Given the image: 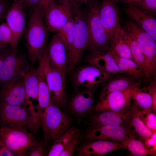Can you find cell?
Segmentation results:
<instances>
[{
	"instance_id": "cell-7",
	"label": "cell",
	"mask_w": 156,
	"mask_h": 156,
	"mask_svg": "<svg viewBox=\"0 0 156 156\" xmlns=\"http://www.w3.org/2000/svg\"><path fill=\"white\" fill-rule=\"evenodd\" d=\"M35 135L22 129L0 127V140L15 156H25L38 140Z\"/></svg>"
},
{
	"instance_id": "cell-13",
	"label": "cell",
	"mask_w": 156,
	"mask_h": 156,
	"mask_svg": "<svg viewBox=\"0 0 156 156\" xmlns=\"http://www.w3.org/2000/svg\"><path fill=\"white\" fill-rule=\"evenodd\" d=\"M73 16V6L70 3L52 2L47 8L44 16L47 31H57Z\"/></svg>"
},
{
	"instance_id": "cell-39",
	"label": "cell",
	"mask_w": 156,
	"mask_h": 156,
	"mask_svg": "<svg viewBox=\"0 0 156 156\" xmlns=\"http://www.w3.org/2000/svg\"><path fill=\"white\" fill-rule=\"evenodd\" d=\"M144 145L151 155L155 156L156 153V132L153 133L143 142Z\"/></svg>"
},
{
	"instance_id": "cell-43",
	"label": "cell",
	"mask_w": 156,
	"mask_h": 156,
	"mask_svg": "<svg viewBox=\"0 0 156 156\" xmlns=\"http://www.w3.org/2000/svg\"><path fill=\"white\" fill-rule=\"evenodd\" d=\"M14 154L0 140V156H14Z\"/></svg>"
},
{
	"instance_id": "cell-35",
	"label": "cell",
	"mask_w": 156,
	"mask_h": 156,
	"mask_svg": "<svg viewBox=\"0 0 156 156\" xmlns=\"http://www.w3.org/2000/svg\"><path fill=\"white\" fill-rule=\"evenodd\" d=\"M81 136L77 132L68 142L60 156H71L73 154L77 145L81 139Z\"/></svg>"
},
{
	"instance_id": "cell-24",
	"label": "cell",
	"mask_w": 156,
	"mask_h": 156,
	"mask_svg": "<svg viewBox=\"0 0 156 156\" xmlns=\"http://www.w3.org/2000/svg\"><path fill=\"white\" fill-rule=\"evenodd\" d=\"M36 71L38 80V102L36 113L39 117L49 105L51 99L45 74L42 66L38 62Z\"/></svg>"
},
{
	"instance_id": "cell-51",
	"label": "cell",
	"mask_w": 156,
	"mask_h": 156,
	"mask_svg": "<svg viewBox=\"0 0 156 156\" xmlns=\"http://www.w3.org/2000/svg\"><path fill=\"white\" fill-rule=\"evenodd\" d=\"M123 1H126L127 2H130V3L131 1V0H122Z\"/></svg>"
},
{
	"instance_id": "cell-38",
	"label": "cell",
	"mask_w": 156,
	"mask_h": 156,
	"mask_svg": "<svg viewBox=\"0 0 156 156\" xmlns=\"http://www.w3.org/2000/svg\"><path fill=\"white\" fill-rule=\"evenodd\" d=\"M149 93L152 101V111L155 114L156 113V81L155 77L150 81L148 86L144 88Z\"/></svg>"
},
{
	"instance_id": "cell-3",
	"label": "cell",
	"mask_w": 156,
	"mask_h": 156,
	"mask_svg": "<svg viewBox=\"0 0 156 156\" xmlns=\"http://www.w3.org/2000/svg\"><path fill=\"white\" fill-rule=\"evenodd\" d=\"M43 18L35 9L31 14L26 31V46L32 66L41 58L46 47L47 31Z\"/></svg>"
},
{
	"instance_id": "cell-2",
	"label": "cell",
	"mask_w": 156,
	"mask_h": 156,
	"mask_svg": "<svg viewBox=\"0 0 156 156\" xmlns=\"http://www.w3.org/2000/svg\"><path fill=\"white\" fill-rule=\"evenodd\" d=\"M40 126L44 134L45 147L53 143L68 129L70 119L51 99L45 109L39 116Z\"/></svg>"
},
{
	"instance_id": "cell-33",
	"label": "cell",
	"mask_w": 156,
	"mask_h": 156,
	"mask_svg": "<svg viewBox=\"0 0 156 156\" xmlns=\"http://www.w3.org/2000/svg\"><path fill=\"white\" fill-rule=\"evenodd\" d=\"M75 34V27L73 17L63 27L57 31L56 34L64 45L67 53L70 50Z\"/></svg>"
},
{
	"instance_id": "cell-42",
	"label": "cell",
	"mask_w": 156,
	"mask_h": 156,
	"mask_svg": "<svg viewBox=\"0 0 156 156\" xmlns=\"http://www.w3.org/2000/svg\"><path fill=\"white\" fill-rule=\"evenodd\" d=\"M24 8L34 11L38 4L39 0H22Z\"/></svg>"
},
{
	"instance_id": "cell-10",
	"label": "cell",
	"mask_w": 156,
	"mask_h": 156,
	"mask_svg": "<svg viewBox=\"0 0 156 156\" xmlns=\"http://www.w3.org/2000/svg\"><path fill=\"white\" fill-rule=\"evenodd\" d=\"M112 74L89 64L79 68L73 77L74 87L93 90L102 83L109 80Z\"/></svg>"
},
{
	"instance_id": "cell-41",
	"label": "cell",
	"mask_w": 156,
	"mask_h": 156,
	"mask_svg": "<svg viewBox=\"0 0 156 156\" xmlns=\"http://www.w3.org/2000/svg\"><path fill=\"white\" fill-rule=\"evenodd\" d=\"M144 9L155 12L156 10V0H142L140 3Z\"/></svg>"
},
{
	"instance_id": "cell-40",
	"label": "cell",
	"mask_w": 156,
	"mask_h": 156,
	"mask_svg": "<svg viewBox=\"0 0 156 156\" xmlns=\"http://www.w3.org/2000/svg\"><path fill=\"white\" fill-rule=\"evenodd\" d=\"M53 0H39L38 5L36 9L43 18L49 4Z\"/></svg>"
},
{
	"instance_id": "cell-16",
	"label": "cell",
	"mask_w": 156,
	"mask_h": 156,
	"mask_svg": "<svg viewBox=\"0 0 156 156\" xmlns=\"http://www.w3.org/2000/svg\"><path fill=\"white\" fill-rule=\"evenodd\" d=\"M99 15L110 45L115 34L120 27L117 10L112 0H103L99 7Z\"/></svg>"
},
{
	"instance_id": "cell-15",
	"label": "cell",
	"mask_w": 156,
	"mask_h": 156,
	"mask_svg": "<svg viewBox=\"0 0 156 156\" xmlns=\"http://www.w3.org/2000/svg\"><path fill=\"white\" fill-rule=\"evenodd\" d=\"M47 53L50 64L60 73L66 84V75L67 72V51L56 34L51 40L47 48Z\"/></svg>"
},
{
	"instance_id": "cell-31",
	"label": "cell",
	"mask_w": 156,
	"mask_h": 156,
	"mask_svg": "<svg viewBox=\"0 0 156 156\" xmlns=\"http://www.w3.org/2000/svg\"><path fill=\"white\" fill-rule=\"evenodd\" d=\"M75 127L70 128L51 145L47 156H60L68 142L78 132Z\"/></svg>"
},
{
	"instance_id": "cell-27",
	"label": "cell",
	"mask_w": 156,
	"mask_h": 156,
	"mask_svg": "<svg viewBox=\"0 0 156 156\" xmlns=\"http://www.w3.org/2000/svg\"><path fill=\"white\" fill-rule=\"evenodd\" d=\"M132 116L128 125L134 128L138 138L143 142L153 133L145 125L139 116L140 110L133 104L131 105Z\"/></svg>"
},
{
	"instance_id": "cell-22",
	"label": "cell",
	"mask_w": 156,
	"mask_h": 156,
	"mask_svg": "<svg viewBox=\"0 0 156 156\" xmlns=\"http://www.w3.org/2000/svg\"><path fill=\"white\" fill-rule=\"evenodd\" d=\"M126 11L142 29L156 40V20L152 16L133 6H129Z\"/></svg>"
},
{
	"instance_id": "cell-9",
	"label": "cell",
	"mask_w": 156,
	"mask_h": 156,
	"mask_svg": "<svg viewBox=\"0 0 156 156\" xmlns=\"http://www.w3.org/2000/svg\"><path fill=\"white\" fill-rule=\"evenodd\" d=\"M31 67L24 55L18 53L17 51L8 50L0 69V87L22 78Z\"/></svg>"
},
{
	"instance_id": "cell-14",
	"label": "cell",
	"mask_w": 156,
	"mask_h": 156,
	"mask_svg": "<svg viewBox=\"0 0 156 156\" xmlns=\"http://www.w3.org/2000/svg\"><path fill=\"white\" fill-rule=\"evenodd\" d=\"M131 90L109 93L94 106V110L97 112L109 111L120 113L127 112L132 104Z\"/></svg>"
},
{
	"instance_id": "cell-8",
	"label": "cell",
	"mask_w": 156,
	"mask_h": 156,
	"mask_svg": "<svg viewBox=\"0 0 156 156\" xmlns=\"http://www.w3.org/2000/svg\"><path fill=\"white\" fill-rule=\"evenodd\" d=\"M126 27L128 32L138 42L143 54L145 64L150 76L155 77L156 73V40L149 34L133 22H128Z\"/></svg>"
},
{
	"instance_id": "cell-32",
	"label": "cell",
	"mask_w": 156,
	"mask_h": 156,
	"mask_svg": "<svg viewBox=\"0 0 156 156\" xmlns=\"http://www.w3.org/2000/svg\"><path fill=\"white\" fill-rule=\"evenodd\" d=\"M137 136L127 137L122 143L127 148L132 156H146L151 155L149 150L144 145L143 142L139 139H137Z\"/></svg>"
},
{
	"instance_id": "cell-45",
	"label": "cell",
	"mask_w": 156,
	"mask_h": 156,
	"mask_svg": "<svg viewBox=\"0 0 156 156\" xmlns=\"http://www.w3.org/2000/svg\"><path fill=\"white\" fill-rule=\"evenodd\" d=\"M8 49L0 51V69L3 65L6 51Z\"/></svg>"
},
{
	"instance_id": "cell-18",
	"label": "cell",
	"mask_w": 156,
	"mask_h": 156,
	"mask_svg": "<svg viewBox=\"0 0 156 156\" xmlns=\"http://www.w3.org/2000/svg\"><path fill=\"white\" fill-rule=\"evenodd\" d=\"M22 78L1 87L0 103L13 105H28Z\"/></svg>"
},
{
	"instance_id": "cell-6",
	"label": "cell",
	"mask_w": 156,
	"mask_h": 156,
	"mask_svg": "<svg viewBox=\"0 0 156 156\" xmlns=\"http://www.w3.org/2000/svg\"><path fill=\"white\" fill-rule=\"evenodd\" d=\"M38 62L41 64L45 74L51 99L59 108L65 105L67 94L66 84L60 73L50 64L46 47Z\"/></svg>"
},
{
	"instance_id": "cell-30",
	"label": "cell",
	"mask_w": 156,
	"mask_h": 156,
	"mask_svg": "<svg viewBox=\"0 0 156 156\" xmlns=\"http://www.w3.org/2000/svg\"><path fill=\"white\" fill-rule=\"evenodd\" d=\"M120 28V27L115 34L108 51L121 57L131 59L130 48L122 36Z\"/></svg>"
},
{
	"instance_id": "cell-50",
	"label": "cell",
	"mask_w": 156,
	"mask_h": 156,
	"mask_svg": "<svg viewBox=\"0 0 156 156\" xmlns=\"http://www.w3.org/2000/svg\"><path fill=\"white\" fill-rule=\"evenodd\" d=\"M142 1V0H131L130 3L134 2L138 3L140 4Z\"/></svg>"
},
{
	"instance_id": "cell-1",
	"label": "cell",
	"mask_w": 156,
	"mask_h": 156,
	"mask_svg": "<svg viewBox=\"0 0 156 156\" xmlns=\"http://www.w3.org/2000/svg\"><path fill=\"white\" fill-rule=\"evenodd\" d=\"M0 127L22 129L37 135L40 126L36 112L29 106L0 103Z\"/></svg>"
},
{
	"instance_id": "cell-44",
	"label": "cell",
	"mask_w": 156,
	"mask_h": 156,
	"mask_svg": "<svg viewBox=\"0 0 156 156\" xmlns=\"http://www.w3.org/2000/svg\"><path fill=\"white\" fill-rule=\"evenodd\" d=\"M9 5L8 0H0V18L7 10Z\"/></svg>"
},
{
	"instance_id": "cell-21",
	"label": "cell",
	"mask_w": 156,
	"mask_h": 156,
	"mask_svg": "<svg viewBox=\"0 0 156 156\" xmlns=\"http://www.w3.org/2000/svg\"><path fill=\"white\" fill-rule=\"evenodd\" d=\"M93 90L84 89L75 94L70 101L69 110L80 116L85 115L89 112L94 105Z\"/></svg>"
},
{
	"instance_id": "cell-12",
	"label": "cell",
	"mask_w": 156,
	"mask_h": 156,
	"mask_svg": "<svg viewBox=\"0 0 156 156\" xmlns=\"http://www.w3.org/2000/svg\"><path fill=\"white\" fill-rule=\"evenodd\" d=\"M22 0H13L6 15V23L12 34L11 49L17 51L19 42L25 28L26 16Z\"/></svg>"
},
{
	"instance_id": "cell-29",
	"label": "cell",
	"mask_w": 156,
	"mask_h": 156,
	"mask_svg": "<svg viewBox=\"0 0 156 156\" xmlns=\"http://www.w3.org/2000/svg\"><path fill=\"white\" fill-rule=\"evenodd\" d=\"M131 95L133 102V104L140 111H152V98L149 93L147 92L144 88L132 89Z\"/></svg>"
},
{
	"instance_id": "cell-36",
	"label": "cell",
	"mask_w": 156,
	"mask_h": 156,
	"mask_svg": "<svg viewBox=\"0 0 156 156\" xmlns=\"http://www.w3.org/2000/svg\"><path fill=\"white\" fill-rule=\"evenodd\" d=\"M12 39V34L6 22L0 25V42L10 46Z\"/></svg>"
},
{
	"instance_id": "cell-17",
	"label": "cell",
	"mask_w": 156,
	"mask_h": 156,
	"mask_svg": "<svg viewBox=\"0 0 156 156\" xmlns=\"http://www.w3.org/2000/svg\"><path fill=\"white\" fill-rule=\"evenodd\" d=\"M126 148L121 142L104 140H88L77 148L78 156H98Z\"/></svg>"
},
{
	"instance_id": "cell-48",
	"label": "cell",
	"mask_w": 156,
	"mask_h": 156,
	"mask_svg": "<svg viewBox=\"0 0 156 156\" xmlns=\"http://www.w3.org/2000/svg\"><path fill=\"white\" fill-rule=\"evenodd\" d=\"M67 1L68 2L70 3L73 6L76 4H78L77 3V0H67Z\"/></svg>"
},
{
	"instance_id": "cell-28",
	"label": "cell",
	"mask_w": 156,
	"mask_h": 156,
	"mask_svg": "<svg viewBox=\"0 0 156 156\" xmlns=\"http://www.w3.org/2000/svg\"><path fill=\"white\" fill-rule=\"evenodd\" d=\"M109 52L114 58L120 69L124 73L137 79L145 77L142 68L132 59L121 57Z\"/></svg>"
},
{
	"instance_id": "cell-47",
	"label": "cell",
	"mask_w": 156,
	"mask_h": 156,
	"mask_svg": "<svg viewBox=\"0 0 156 156\" xmlns=\"http://www.w3.org/2000/svg\"><path fill=\"white\" fill-rule=\"evenodd\" d=\"M11 49L10 46L0 42V51L5 50Z\"/></svg>"
},
{
	"instance_id": "cell-19",
	"label": "cell",
	"mask_w": 156,
	"mask_h": 156,
	"mask_svg": "<svg viewBox=\"0 0 156 156\" xmlns=\"http://www.w3.org/2000/svg\"><path fill=\"white\" fill-rule=\"evenodd\" d=\"M98 112L90 118L92 125H128L132 114L131 109L124 113L109 111Z\"/></svg>"
},
{
	"instance_id": "cell-37",
	"label": "cell",
	"mask_w": 156,
	"mask_h": 156,
	"mask_svg": "<svg viewBox=\"0 0 156 156\" xmlns=\"http://www.w3.org/2000/svg\"><path fill=\"white\" fill-rule=\"evenodd\" d=\"M45 152L44 142L38 140L36 143L27 149L25 156H42L45 155Z\"/></svg>"
},
{
	"instance_id": "cell-5",
	"label": "cell",
	"mask_w": 156,
	"mask_h": 156,
	"mask_svg": "<svg viewBox=\"0 0 156 156\" xmlns=\"http://www.w3.org/2000/svg\"><path fill=\"white\" fill-rule=\"evenodd\" d=\"M89 6L87 11V49L92 52H107L109 49V43L100 17L99 7L96 1Z\"/></svg>"
},
{
	"instance_id": "cell-23",
	"label": "cell",
	"mask_w": 156,
	"mask_h": 156,
	"mask_svg": "<svg viewBox=\"0 0 156 156\" xmlns=\"http://www.w3.org/2000/svg\"><path fill=\"white\" fill-rule=\"evenodd\" d=\"M102 90L100 100L109 93L116 91H123L139 88L141 81H136L125 76H118L109 80Z\"/></svg>"
},
{
	"instance_id": "cell-46",
	"label": "cell",
	"mask_w": 156,
	"mask_h": 156,
	"mask_svg": "<svg viewBox=\"0 0 156 156\" xmlns=\"http://www.w3.org/2000/svg\"><path fill=\"white\" fill-rule=\"evenodd\" d=\"M77 1L78 4L79 5L83 3L89 5L96 1L95 0H77Z\"/></svg>"
},
{
	"instance_id": "cell-49",
	"label": "cell",
	"mask_w": 156,
	"mask_h": 156,
	"mask_svg": "<svg viewBox=\"0 0 156 156\" xmlns=\"http://www.w3.org/2000/svg\"><path fill=\"white\" fill-rule=\"evenodd\" d=\"M53 1L55 3H60L68 2L67 0H53Z\"/></svg>"
},
{
	"instance_id": "cell-4",
	"label": "cell",
	"mask_w": 156,
	"mask_h": 156,
	"mask_svg": "<svg viewBox=\"0 0 156 156\" xmlns=\"http://www.w3.org/2000/svg\"><path fill=\"white\" fill-rule=\"evenodd\" d=\"M80 5H76L73 6L75 34L71 48L67 53V72L72 71L75 67L83 52L88 47L87 12L81 9Z\"/></svg>"
},
{
	"instance_id": "cell-26",
	"label": "cell",
	"mask_w": 156,
	"mask_h": 156,
	"mask_svg": "<svg viewBox=\"0 0 156 156\" xmlns=\"http://www.w3.org/2000/svg\"><path fill=\"white\" fill-rule=\"evenodd\" d=\"M122 36L130 48L131 59L142 68L145 77L150 76L145 64L144 57L138 44L133 36L128 31L120 28Z\"/></svg>"
},
{
	"instance_id": "cell-11",
	"label": "cell",
	"mask_w": 156,
	"mask_h": 156,
	"mask_svg": "<svg viewBox=\"0 0 156 156\" xmlns=\"http://www.w3.org/2000/svg\"><path fill=\"white\" fill-rule=\"evenodd\" d=\"M137 136L134 129L128 125H92L87 132L88 140H104L122 142L127 137Z\"/></svg>"
},
{
	"instance_id": "cell-20",
	"label": "cell",
	"mask_w": 156,
	"mask_h": 156,
	"mask_svg": "<svg viewBox=\"0 0 156 156\" xmlns=\"http://www.w3.org/2000/svg\"><path fill=\"white\" fill-rule=\"evenodd\" d=\"M85 61L112 75L124 73L109 51L91 52L86 57Z\"/></svg>"
},
{
	"instance_id": "cell-25",
	"label": "cell",
	"mask_w": 156,
	"mask_h": 156,
	"mask_svg": "<svg viewBox=\"0 0 156 156\" xmlns=\"http://www.w3.org/2000/svg\"><path fill=\"white\" fill-rule=\"evenodd\" d=\"M25 89L26 103L31 109L35 110L32 101L37 100L38 80L36 69L31 67L23 78Z\"/></svg>"
},
{
	"instance_id": "cell-34",
	"label": "cell",
	"mask_w": 156,
	"mask_h": 156,
	"mask_svg": "<svg viewBox=\"0 0 156 156\" xmlns=\"http://www.w3.org/2000/svg\"><path fill=\"white\" fill-rule=\"evenodd\" d=\"M139 116L145 125L153 133L156 132V115L152 111H141Z\"/></svg>"
}]
</instances>
